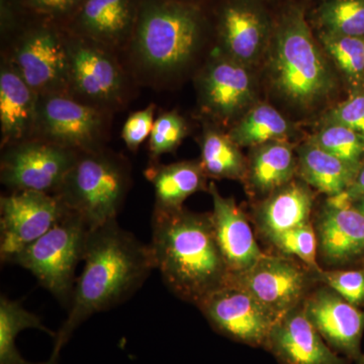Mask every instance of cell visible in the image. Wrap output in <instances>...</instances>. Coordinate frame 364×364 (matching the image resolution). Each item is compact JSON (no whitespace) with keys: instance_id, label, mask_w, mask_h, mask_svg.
I'll return each instance as SVG.
<instances>
[{"instance_id":"ac0fdd59","label":"cell","mask_w":364,"mask_h":364,"mask_svg":"<svg viewBox=\"0 0 364 364\" xmlns=\"http://www.w3.org/2000/svg\"><path fill=\"white\" fill-rule=\"evenodd\" d=\"M265 350L279 364H350L333 350L304 313L303 305L289 311L273 326Z\"/></svg>"},{"instance_id":"4316f807","label":"cell","mask_w":364,"mask_h":364,"mask_svg":"<svg viewBox=\"0 0 364 364\" xmlns=\"http://www.w3.org/2000/svg\"><path fill=\"white\" fill-rule=\"evenodd\" d=\"M293 124L268 104L254 105L234 124L228 135L239 147H255L274 141H289Z\"/></svg>"},{"instance_id":"277c9868","label":"cell","mask_w":364,"mask_h":364,"mask_svg":"<svg viewBox=\"0 0 364 364\" xmlns=\"http://www.w3.org/2000/svg\"><path fill=\"white\" fill-rule=\"evenodd\" d=\"M299 0H280L267 54L270 82L289 104L310 109L331 95L335 81Z\"/></svg>"},{"instance_id":"5b68a950","label":"cell","mask_w":364,"mask_h":364,"mask_svg":"<svg viewBox=\"0 0 364 364\" xmlns=\"http://www.w3.org/2000/svg\"><path fill=\"white\" fill-rule=\"evenodd\" d=\"M131 186L128 159L102 148L79 153L54 195L91 230L117 219Z\"/></svg>"},{"instance_id":"d6986e66","label":"cell","mask_w":364,"mask_h":364,"mask_svg":"<svg viewBox=\"0 0 364 364\" xmlns=\"http://www.w3.org/2000/svg\"><path fill=\"white\" fill-rule=\"evenodd\" d=\"M212 196V221L215 240L221 250L229 275L253 267L264 255L256 241L247 215L233 198H225L214 182L208 184Z\"/></svg>"},{"instance_id":"ba28073f","label":"cell","mask_w":364,"mask_h":364,"mask_svg":"<svg viewBox=\"0 0 364 364\" xmlns=\"http://www.w3.org/2000/svg\"><path fill=\"white\" fill-rule=\"evenodd\" d=\"M112 117L68 92L41 95L32 138L78 153L100 150L109 139Z\"/></svg>"},{"instance_id":"7c38bea8","label":"cell","mask_w":364,"mask_h":364,"mask_svg":"<svg viewBox=\"0 0 364 364\" xmlns=\"http://www.w3.org/2000/svg\"><path fill=\"white\" fill-rule=\"evenodd\" d=\"M38 95L68 92V50L65 33L42 25L21 33L1 55Z\"/></svg>"},{"instance_id":"9c48e42d","label":"cell","mask_w":364,"mask_h":364,"mask_svg":"<svg viewBox=\"0 0 364 364\" xmlns=\"http://www.w3.org/2000/svg\"><path fill=\"white\" fill-rule=\"evenodd\" d=\"M317 284L315 273L301 261L265 253L246 272L229 275L226 286L239 287L251 294L279 320L303 305Z\"/></svg>"},{"instance_id":"8fae6325","label":"cell","mask_w":364,"mask_h":364,"mask_svg":"<svg viewBox=\"0 0 364 364\" xmlns=\"http://www.w3.org/2000/svg\"><path fill=\"white\" fill-rule=\"evenodd\" d=\"M0 181L11 193H56L77 160L78 152L31 138L1 148Z\"/></svg>"},{"instance_id":"44dd1931","label":"cell","mask_w":364,"mask_h":364,"mask_svg":"<svg viewBox=\"0 0 364 364\" xmlns=\"http://www.w3.org/2000/svg\"><path fill=\"white\" fill-rule=\"evenodd\" d=\"M314 203L313 188L299 177L294 178L256 203L252 212L256 231L267 242L275 235L309 224L313 222Z\"/></svg>"},{"instance_id":"2e32d148","label":"cell","mask_w":364,"mask_h":364,"mask_svg":"<svg viewBox=\"0 0 364 364\" xmlns=\"http://www.w3.org/2000/svg\"><path fill=\"white\" fill-rule=\"evenodd\" d=\"M318 259L327 269L364 267V215L338 196L327 198L313 219Z\"/></svg>"},{"instance_id":"4dcf8cb0","label":"cell","mask_w":364,"mask_h":364,"mask_svg":"<svg viewBox=\"0 0 364 364\" xmlns=\"http://www.w3.org/2000/svg\"><path fill=\"white\" fill-rule=\"evenodd\" d=\"M309 142L358 168L363 164V136L341 124H325Z\"/></svg>"},{"instance_id":"30bf717a","label":"cell","mask_w":364,"mask_h":364,"mask_svg":"<svg viewBox=\"0 0 364 364\" xmlns=\"http://www.w3.org/2000/svg\"><path fill=\"white\" fill-rule=\"evenodd\" d=\"M275 6L269 0H222L214 11L217 49L244 65L257 63L269 48Z\"/></svg>"},{"instance_id":"cb8c5ba5","label":"cell","mask_w":364,"mask_h":364,"mask_svg":"<svg viewBox=\"0 0 364 364\" xmlns=\"http://www.w3.org/2000/svg\"><path fill=\"white\" fill-rule=\"evenodd\" d=\"M145 177L155 191L154 208L176 210L183 208L186 200L198 191L208 188L207 174L200 160H188L171 164L150 162Z\"/></svg>"},{"instance_id":"d6a6232c","label":"cell","mask_w":364,"mask_h":364,"mask_svg":"<svg viewBox=\"0 0 364 364\" xmlns=\"http://www.w3.org/2000/svg\"><path fill=\"white\" fill-rule=\"evenodd\" d=\"M188 131L186 119L176 111L160 114L150 135L151 162H159L162 155L174 152L188 135Z\"/></svg>"},{"instance_id":"f546056e","label":"cell","mask_w":364,"mask_h":364,"mask_svg":"<svg viewBox=\"0 0 364 364\" xmlns=\"http://www.w3.org/2000/svg\"><path fill=\"white\" fill-rule=\"evenodd\" d=\"M318 41L352 85L364 82V37L318 33Z\"/></svg>"},{"instance_id":"d590c367","label":"cell","mask_w":364,"mask_h":364,"mask_svg":"<svg viewBox=\"0 0 364 364\" xmlns=\"http://www.w3.org/2000/svg\"><path fill=\"white\" fill-rule=\"evenodd\" d=\"M325 124H341L364 138V93L355 92L333 107L326 114Z\"/></svg>"},{"instance_id":"603a6c76","label":"cell","mask_w":364,"mask_h":364,"mask_svg":"<svg viewBox=\"0 0 364 364\" xmlns=\"http://www.w3.org/2000/svg\"><path fill=\"white\" fill-rule=\"evenodd\" d=\"M298 159L289 141H274L252 147L244 186L249 195L267 198L296 178Z\"/></svg>"},{"instance_id":"7a4b0ae2","label":"cell","mask_w":364,"mask_h":364,"mask_svg":"<svg viewBox=\"0 0 364 364\" xmlns=\"http://www.w3.org/2000/svg\"><path fill=\"white\" fill-rule=\"evenodd\" d=\"M212 30L202 4L148 0L124 51V65L136 85L167 87L193 65Z\"/></svg>"},{"instance_id":"8d00e7d4","label":"cell","mask_w":364,"mask_h":364,"mask_svg":"<svg viewBox=\"0 0 364 364\" xmlns=\"http://www.w3.org/2000/svg\"><path fill=\"white\" fill-rule=\"evenodd\" d=\"M31 9L51 18H65L74 16L81 0H25Z\"/></svg>"},{"instance_id":"ffe728a7","label":"cell","mask_w":364,"mask_h":364,"mask_svg":"<svg viewBox=\"0 0 364 364\" xmlns=\"http://www.w3.org/2000/svg\"><path fill=\"white\" fill-rule=\"evenodd\" d=\"M140 6L138 0H81L71 33L119 54L130 42Z\"/></svg>"},{"instance_id":"ab89813d","label":"cell","mask_w":364,"mask_h":364,"mask_svg":"<svg viewBox=\"0 0 364 364\" xmlns=\"http://www.w3.org/2000/svg\"><path fill=\"white\" fill-rule=\"evenodd\" d=\"M176 1L188 2V4H200L202 0H176Z\"/></svg>"},{"instance_id":"9a60e30c","label":"cell","mask_w":364,"mask_h":364,"mask_svg":"<svg viewBox=\"0 0 364 364\" xmlns=\"http://www.w3.org/2000/svg\"><path fill=\"white\" fill-rule=\"evenodd\" d=\"M196 306L215 332L255 348H265L277 321L251 294L233 286L217 289Z\"/></svg>"},{"instance_id":"7402d4cb","label":"cell","mask_w":364,"mask_h":364,"mask_svg":"<svg viewBox=\"0 0 364 364\" xmlns=\"http://www.w3.org/2000/svg\"><path fill=\"white\" fill-rule=\"evenodd\" d=\"M39 95L1 56L0 65V131L1 148L32 138Z\"/></svg>"},{"instance_id":"83f0119b","label":"cell","mask_w":364,"mask_h":364,"mask_svg":"<svg viewBox=\"0 0 364 364\" xmlns=\"http://www.w3.org/2000/svg\"><path fill=\"white\" fill-rule=\"evenodd\" d=\"M26 329H37L50 335L56 333L43 324L36 314L26 310L20 301L1 296L0 298V364H33L26 360L18 350V335Z\"/></svg>"},{"instance_id":"b9f144b4","label":"cell","mask_w":364,"mask_h":364,"mask_svg":"<svg viewBox=\"0 0 364 364\" xmlns=\"http://www.w3.org/2000/svg\"><path fill=\"white\" fill-rule=\"evenodd\" d=\"M358 364H364V353L361 356L360 360L358 361Z\"/></svg>"},{"instance_id":"f1b7e54d","label":"cell","mask_w":364,"mask_h":364,"mask_svg":"<svg viewBox=\"0 0 364 364\" xmlns=\"http://www.w3.org/2000/svg\"><path fill=\"white\" fill-rule=\"evenodd\" d=\"M318 33L364 37V0H324L308 9Z\"/></svg>"},{"instance_id":"836d02e7","label":"cell","mask_w":364,"mask_h":364,"mask_svg":"<svg viewBox=\"0 0 364 364\" xmlns=\"http://www.w3.org/2000/svg\"><path fill=\"white\" fill-rule=\"evenodd\" d=\"M314 273L318 284L330 287L351 305L364 310V267L344 269L321 268Z\"/></svg>"},{"instance_id":"74e56055","label":"cell","mask_w":364,"mask_h":364,"mask_svg":"<svg viewBox=\"0 0 364 364\" xmlns=\"http://www.w3.org/2000/svg\"><path fill=\"white\" fill-rule=\"evenodd\" d=\"M338 196L342 200L349 203L358 200L361 196H364V162L359 168L351 186Z\"/></svg>"},{"instance_id":"4fadbf2b","label":"cell","mask_w":364,"mask_h":364,"mask_svg":"<svg viewBox=\"0 0 364 364\" xmlns=\"http://www.w3.org/2000/svg\"><path fill=\"white\" fill-rule=\"evenodd\" d=\"M68 213L53 193L18 191L0 198V259L9 263Z\"/></svg>"},{"instance_id":"1f68e13d","label":"cell","mask_w":364,"mask_h":364,"mask_svg":"<svg viewBox=\"0 0 364 364\" xmlns=\"http://www.w3.org/2000/svg\"><path fill=\"white\" fill-rule=\"evenodd\" d=\"M267 243L275 253L298 258L313 272L322 268L318 263V242L313 222L275 235Z\"/></svg>"},{"instance_id":"f35d334b","label":"cell","mask_w":364,"mask_h":364,"mask_svg":"<svg viewBox=\"0 0 364 364\" xmlns=\"http://www.w3.org/2000/svg\"><path fill=\"white\" fill-rule=\"evenodd\" d=\"M356 210H358L361 214L364 215V196H361V198H358V200H353V202L350 203Z\"/></svg>"},{"instance_id":"60d3db41","label":"cell","mask_w":364,"mask_h":364,"mask_svg":"<svg viewBox=\"0 0 364 364\" xmlns=\"http://www.w3.org/2000/svg\"><path fill=\"white\" fill-rule=\"evenodd\" d=\"M299 1L303 2V4H305L306 6H308L309 2H312L313 0H299ZM315 1H317V4H320V2L324 1V0H315Z\"/></svg>"},{"instance_id":"e0dca14e","label":"cell","mask_w":364,"mask_h":364,"mask_svg":"<svg viewBox=\"0 0 364 364\" xmlns=\"http://www.w3.org/2000/svg\"><path fill=\"white\" fill-rule=\"evenodd\" d=\"M311 324L333 350L358 363L363 356L364 310L356 308L330 287H315L303 303Z\"/></svg>"},{"instance_id":"7bdbcfd3","label":"cell","mask_w":364,"mask_h":364,"mask_svg":"<svg viewBox=\"0 0 364 364\" xmlns=\"http://www.w3.org/2000/svg\"><path fill=\"white\" fill-rule=\"evenodd\" d=\"M269 1L273 2V4H277V2L280 1V0H269Z\"/></svg>"},{"instance_id":"52a82bcc","label":"cell","mask_w":364,"mask_h":364,"mask_svg":"<svg viewBox=\"0 0 364 364\" xmlns=\"http://www.w3.org/2000/svg\"><path fill=\"white\" fill-rule=\"evenodd\" d=\"M88 232L85 222L68 210L52 229L9 263L25 268L59 301L70 305L77 279L75 270L83 261Z\"/></svg>"},{"instance_id":"8992f818","label":"cell","mask_w":364,"mask_h":364,"mask_svg":"<svg viewBox=\"0 0 364 364\" xmlns=\"http://www.w3.org/2000/svg\"><path fill=\"white\" fill-rule=\"evenodd\" d=\"M68 50V93L80 102L114 114L130 102L133 77L121 55L71 32Z\"/></svg>"},{"instance_id":"484cf974","label":"cell","mask_w":364,"mask_h":364,"mask_svg":"<svg viewBox=\"0 0 364 364\" xmlns=\"http://www.w3.org/2000/svg\"><path fill=\"white\" fill-rule=\"evenodd\" d=\"M200 146V161L208 178L243 181L247 159L228 133L207 122L203 126Z\"/></svg>"},{"instance_id":"5bb4252c","label":"cell","mask_w":364,"mask_h":364,"mask_svg":"<svg viewBox=\"0 0 364 364\" xmlns=\"http://www.w3.org/2000/svg\"><path fill=\"white\" fill-rule=\"evenodd\" d=\"M249 68L215 49L196 77L198 105L205 116L227 124L247 109L255 93Z\"/></svg>"},{"instance_id":"e575fe53","label":"cell","mask_w":364,"mask_h":364,"mask_svg":"<svg viewBox=\"0 0 364 364\" xmlns=\"http://www.w3.org/2000/svg\"><path fill=\"white\" fill-rule=\"evenodd\" d=\"M155 111L156 105L151 104L145 109L134 112L124 124L122 139L132 152H136L146 139L151 135L154 126Z\"/></svg>"},{"instance_id":"d4e9b609","label":"cell","mask_w":364,"mask_h":364,"mask_svg":"<svg viewBox=\"0 0 364 364\" xmlns=\"http://www.w3.org/2000/svg\"><path fill=\"white\" fill-rule=\"evenodd\" d=\"M296 159V176L328 198L343 193L359 170L309 141L298 148Z\"/></svg>"},{"instance_id":"6da1fadb","label":"cell","mask_w":364,"mask_h":364,"mask_svg":"<svg viewBox=\"0 0 364 364\" xmlns=\"http://www.w3.org/2000/svg\"><path fill=\"white\" fill-rule=\"evenodd\" d=\"M83 261L68 316L56 333L51 356L45 364H58L62 349L79 326L130 299L155 269L149 244L123 229L117 219L90 230Z\"/></svg>"},{"instance_id":"3957f363","label":"cell","mask_w":364,"mask_h":364,"mask_svg":"<svg viewBox=\"0 0 364 364\" xmlns=\"http://www.w3.org/2000/svg\"><path fill=\"white\" fill-rule=\"evenodd\" d=\"M149 244L155 269L177 298L198 306L226 286L229 272L215 240L210 213L154 208Z\"/></svg>"}]
</instances>
